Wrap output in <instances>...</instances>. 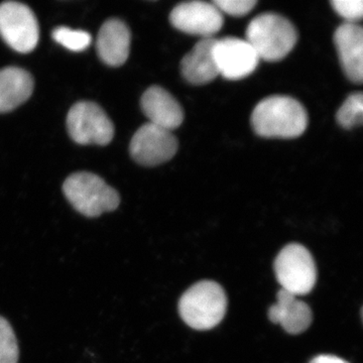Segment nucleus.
Returning <instances> with one entry per match:
<instances>
[{"mask_svg":"<svg viewBox=\"0 0 363 363\" xmlns=\"http://www.w3.org/2000/svg\"><path fill=\"white\" fill-rule=\"evenodd\" d=\"M309 363H350L346 362V360L342 359V358L334 357V355H319V357H316L313 358L311 362Z\"/></svg>","mask_w":363,"mask_h":363,"instance_id":"4be33fe9","label":"nucleus"},{"mask_svg":"<svg viewBox=\"0 0 363 363\" xmlns=\"http://www.w3.org/2000/svg\"><path fill=\"white\" fill-rule=\"evenodd\" d=\"M213 56L219 75L228 80H240L257 69L259 57L247 40L228 37L215 40Z\"/></svg>","mask_w":363,"mask_h":363,"instance_id":"1a4fd4ad","label":"nucleus"},{"mask_svg":"<svg viewBox=\"0 0 363 363\" xmlns=\"http://www.w3.org/2000/svg\"><path fill=\"white\" fill-rule=\"evenodd\" d=\"M67 128L79 145H106L114 136V125L106 112L96 104L78 102L67 116Z\"/></svg>","mask_w":363,"mask_h":363,"instance_id":"423d86ee","label":"nucleus"},{"mask_svg":"<svg viewBox=\"0 0 363 363\" xmlns=\"http://www.w3.org/2000/svg\"><path fill=\"white\" fill-rule=\"evenodd\" d=\"M140 105L150 123L154 125L172 131L183 123L184 111L180 104L171 93L160 86H152L145 91Z\"/></svg>","mask_w":363,"mask_h":363,"instance_id":"f8f14e48","label":"nucleus"},{"mask_svg":"<svg viewBox=\"0 0 363 363\" xmlns=\"http://www.w3.org/2000/svg\"><path fill=\"white\" fill-rule=\"evenodd\" d=\"M172 25L181 32L211 39L223 26V14L213 2L190 1L179 4L169 16Z\"/></svg>","mask_w":363,"mask_h":363,"instance_id":"9d476101","label":"nucleus"},{"mask_svg":"<svg viewBox=\"0 0 363 363\" xmlns=\"http://www.w3.org/2000/svg\"><path fill=\"white\" fill-rule=\"evenodd\" d=\"M18 357L20 350L13 327L6 318L0 317V363H18Z\"/></svg>","mask_w":363,"mask_h":363,"instance_id":"6ab92c4d","label":"nucleus"},{"mask_svg":"<svg viewBox=\"0 0 363 363\" xmlns=\"http://www.w3.org/2000/svg\"><path fill=\"white\" fill-rule=\"evenodd\" d=\"M130 150L138 164L159 166L173 159L178 150V140L172 131L149 123L136 130L131 138Z\"/></svg>","mask_w":363,"mask_h":363,"instance_id":"6e6552de","label":"nucleus"},{"mask_svg":"<svg viewBox=\"0 0 363 363\" xmlns=\"http://www.w3.org/2000/svg\"><path fill=\"white\" fill-rule=\"evenodd\" d=\"M259 59L279 62L285 59L297 44L298 33L290 21L279 14L267 13L255 16L247 28V39Z\"/></svg>","mask_w":363,"mask_h":363,"instance_id":"f03ea898","label":"nucleus"},{"mask_svg":"<svg viewBox=\"0 0 363 363\" xmlns=\"http://www.w3.org/2000/svg\"><path fill=\"white\" fill-rule=\"evenodd\" d=\"M52 39L66 49L73 52L85 51L92 42L90 33L85 30H72L66 26H60L52 32Z\"/></svg>","mask_w":363,"mask_h":363,"instance_id":"a211bd4d","label":"nucleus"},{"mask_svg":"<svg viewBox=\"0 0 363 363\" xmlns=\"http://www.w3.org/2000/svg\"><path fill=\"white\" fill-rule=\"evenodd\" d=\"M252 125L262 138H298L307 130L308 113L294 98L274 95L264 98L253 109Z\"/></svg>","mask_w":363,"mask_h":363,"instance_id":"f257e3e1","label":"nucleus"},{"mask_svg":"<svg viewBox=\"0 0 363 363\" xmlns=\"http://www.w3.org/2000/svg\"><path fill=\"white\" fill-rule=\"evenodd\" d=\"M331 6L348 23H355L363 16V4L362 0H333Z\"/></svg>","mask_w":363,"mask_h":363,"instance_id":"aec40b11","label":"nucleus"},{"mask_svg":"<svg viewBox=\"0 0 363 363\" xmlns=\"http://www.w3.org/2000/svg\"><path fill=\"white\" fill-rule=\"evenodd\" d=\"M0 35L14 51H33L39 43L40 28L32 9L21 2L0 4Z\"/></svg>","mask_w":363,"mask_h":363,"instance_id":"0eeeda50","label":"nucleus"},{"mask_svg":"<svg viewBox=\"0 0 363 363\" xmlns=\"http://www.w3.org/2000/svg\"><path fill=\"white\" fill-rule=\"evenodd\" d=\"M334 44L341 66L351 82L362 84L363 79V30L357 23H345L334 33Z\"/></svg>","mask_w":363,"mask_h":363,"instance_id":"9b49d317","label":"nucleus"},{"mask_svg":"<svg viewBox=\"0 0 363 363\" xmlns=\"http://www.w3.org/2000/svg\"><path fill=\"white\" fill-rule=\"evenodd\" d=\"M269 320L281 325L288 333L301 334L312 324L313 314L309 306L298 300L297 296L281 290L277 303L269 310Z\"/></svg>","mask_w":363,"mask_h":363,"instance_id":"4468645a","label":"nucleus"},{"mask_svg":"<svg viewBox=\"0 0 363 363\" xmlns=\"http://www.w3.org/2000/svg\"><path fill=\"white\" fill-rule=\"evenodd\" d=\"M227 310L223 288L213 281H202L188 289L179 303L182 319L196 330H209L217 326Z\"/></svg>","mask_w":363,"mask_h":363,"instance_id":"7ed1b4c3","label":"nucleus"},{"mask_svg":"<svg viewBox=\"0 0 363 363\" xmlns=\"http://www.w3.org/2000/svg\"><path fill=\"white\" fill-rule=\"evenodd\" d=\"M64 195L72 206L86 217L114 211L121 203L118 193L100 177L80 172L67 178Z\"/></svg>","mask_w":363,"mask_h":363,"instance_id":"20e7f679","label":"nucleus"},{"mask_svg":"<svg viewBox=\"0 0 363 363\" xmlns=\"http://www.w3.org/2000/svg\"><path fill=\"white\" fill-rule=\"evenodd\" d=\"M274 272L281 290L304 296L316 285L317 269L311 253L298 243L286 245L274 262Z\"/></svg>","mask_w":363,"mask_h":363,"instance_id":"39448f33","label":"nucleus"},{"mask_svg":"<svg viewBox=\"0 0 363 363\" xmlns=\"http://www.w3.org/2000/svg\"><path fill=\"white\" fill-rule=\"evenodd\" d=\"M130 30L123 21L112 18L105 21L97 38L100 59L111 67L123 65L130 56Z\"/></svg>","mask_w":363,"mask_h":363,"instance_id":"ddd939ff","label":"nucleus"},{"mask_svg":"<svg viewBox=\"0 0 363 363\" xmlns=\"http://www.w3.org/2000/svg\"><path fill=\"white\" fill-rule=\"evenodd\" d=\"M33 91V79L28 71L16 67L0 70V113L25 104Z\"/></svg>","mask_w":363,"mask_h":363,"instance_id":"dca6fc26","label":"nucleus"},{"mask_svg":"<svg viewBox=\"0 0 363 363\" xmlns=\"http://www.w3.org/2000/svg\"><path fill=\"white\" fill-rule=\"evenodd\" d=\"M338 123L346 130L360 125L363 121L362 93H353L346 98L337 112Z\"/></svg>","mask_w":363,"mask_h":363,"instance_id":"f3484780","label":"nucleus"},{"mask_svg":"<svg viewBox=\"0 0 363 363\" xmlns=\"http://www.w3.org/2000/svg\"><path fill=\"white\" fill-rule=\"evenodd\" d=\"M215 40L202 39L182 60V75L190 84H208L219 75L213 56Z\"/></svg>","mask_w":363,"mask_h":363,"instance_id":"2eb2a0df","label":"nucleus"},{"mask_svg":"<svg viewBox=\"0 0 363 363\" xmlns=\"http://www.w3.org/2000/svg\"><path fill=\"white\" fill-rule=\"evenodd\" d=\"M213 4L221 13L231 16H245L257 6L255 0H215Z\"/></svg>","mask_w":363,"mask_h":363,"instance_id":"412c9836","label":"nucleus"}]
</instances>
